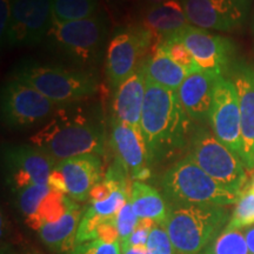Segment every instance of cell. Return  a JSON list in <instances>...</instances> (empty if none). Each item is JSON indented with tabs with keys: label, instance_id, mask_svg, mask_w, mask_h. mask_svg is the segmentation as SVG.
Segmentation results:
<instances>
[{
	"label": "cell",
	"instance_id": "35",
	"mask_svg": "<svg viewBox=\"0 0 254 254\" xmlns=\"http://www.w3.org/2000/svg\"><path fill=\"white\" fill-rule=\"evenodd\" d=\"M244 232V236H245L247 247H249L250 254H254V225L249 227H245L241 230Z\"/></svg>",
	"mask_w": 254,
	"mask_h": 254
},
{
	"label": "cell",
	"instance_id": "30",
	"mask_svg": "<svg viewBox=\"0 0 254 254\" xmlns=\"http://www.w3.org/2000/svg\"><path fill=\"white\" fill-rule=\"evenodd\" d=\"M139 222V218L133 211L131 202L128 201L124 205V207L120 209L119 213L116 215V224L119 232V243L122 249L126 245L127 240L129 239L133 231L135 230L136 225Z\"/></svg>",
	"mask_w": 254,
	"mask_h": 254
},
{
	"label": "cell",
	"instance_id": "19",
	"mask_svg": "<svg viewBox=\"0 0 254 254\" xmlns=\"http://www.w3.org/2000/svg\"><path fill=\"white\" fill-rule=\"evenodd\" d=\"M146 92V74L141 66L116 88L112 100V120L140 129Z\"/></svg>",
	"mask_w": 254,
	"mask_h": 254
},
{
	"label": "cell",
	"instance_id": "32",
	"mask_svg": "<svg viewBox=\"0 0 254 254\" xmlns=\"http://www.w3.org/2000/svg\"><path fill=\"white\" fill-rule=\"evenodd\" d=\"M154 225L155 222L148 220V219H139V222L138 225H136L135 230L133 231L129 239L127 240L126 245L122 249V252L126 249H128V247L147 245L148 236H150V232Z\"/></svg>",
	"mask_w": 254,
	"mask_h": 254
},
{
	"label": "cell",
	"instance_id": "5",
	"mask_svg": "<svg viewBox=\"0 0 254 254\" xmlns=\"http://www.w3.org/2000/svg\"><path fill=\"white\" fill-rule=\"evenodd\" d=\"M110 33V19L104 11L80 20L53 21L47 34L51 46L79 69L93 68L103 59Z\"/></svg>",
	"mask_w": 254,
	"mask_h": 254
},
{
	"label": "cell",
	"instance_id": "34",
	"mask_svg": "<svg viewBox=\"0 0 254 254\" xmlns=\"http://www.w3.org/2000/svg\"><path fill=\"white\" fill-rule=\"evenodd\" d=\"M12 18V0H0V37L4 44Z\"/></svg>",
	"mask_w": 254,
	"mask_h": 254
},
{
	"label": "cell",
	"instance_id": "15",
	"mask_svg": "<svg viewBox=\"0 0 254 254\" xmlns=\"http://www.w3.org/2000/svg\"><path fill=\"white\" fill-rule=\"evenodd\" d=\"M110 146L116 161L134 182H144L151 176L148 154L140 129L111 119Z\"/></svg>",
	"mask_w": 254,
	"mask_h": 254
},
{
	"label": "cell",
	"instance_id": "40",
	"mask_svg": "<svg viewBox=\"0 0 254 254\" xmlns=\"http://www.w3.org/2000/svg\"><path fill=\"white\" fill-rule=\"evenodd\" d=\"M19 254H39V253L33 252V251H30V252H24V253H19Z\"/></svg>",
	"mask_w": 254,
	"mask_h": 254
},
{
	"label": "cell",
	"instance_id": "4",
	"mask_svg": "<svg viewBox=\"0 0 254 254\" xmlns=\"http://www.w3.org/2000/svg\"><path fill=\"white\" fill-rule=\"evenodd\" d=\"M160 190L168 205L237 204L240 193L226 189L200 168L189 155L177 160L165 171Z\"/></svg>",
	"mask_w": 254,
	"mask_h": 254
},
{
	"label": "cell",
	"instance_id": "10",
	"mask_svg": "<svg viewBox=\"0 0 254 254\" xmlns=\"http://www.w3.org/2000/svg\"><path fill=\"white\" fill-rule=\"evenodd\" d=\"M174 36L187 46L199 68L212 77H226L236 64V47L228 38L193 25H189Z\"/></svg>",
	"mask_w": 254,
	"mask_h": 254
},
{
	"label": "cell",
	"instance_id": "16",
	"mask_svg": "<svg viewBox=\"0 0 254 254\" xmlns=\"http://www.w3.org/2000/svg\"><path fill=\"white\" fill-rule=\"evenodd\" d=\"M230 79L237 88L241 118L243 160L246 170H254V66L236 63Z\"/></svg>",
	"mask_w": 254,
	"mask_h": 254
},
{
	"label": "cell",
	"instance_id": "14",
	"mask_svg": "<svg viewBox=\"0 0 254 254\" xmlns=\"http://www.w3.org/2000/svg\"><path fill=\"white\" fill-rule=\"evenodd\" d=\"M5 166L7 182L13 192L32 185H49L57 161L33 145L6 147Z\"/></svg>",
	"mask_w": 254,
	"mask_h": 254
},
{
	"label": "cell",
	"instance_id": "29",
	"mask_svg": "<svg viewBox=\"0 0 254 254\" xmlns=\"http://www.w3.org/2000/svg\"><path fill=\"white\" fill-rule=\"evenodd\" d=\"M252 225H254V192L249 189H244L226 228L243 230Z\"/></svg>",
	"mask_w": 254,
	"mask_h": 254
},
{
	"label": "cell",
	"instance_id": "26",
	"mask_svg": "<svg viewBox=\"0 0 254 254\" xmlns=\"http://www.w3.org/2000/svg\"><path fill=\"white\" fill-rule=\"evenodd\" d=\"M200 254H250L241 230L225 228Z\"/></svg>",
	"mask_w": 254,
	"mask_h": 254
},
{
	"label": "cell",
	"instance_id": "13",
	"mask_svg": "<svg viewBox=\"0 0 254 254\" xmlns=\"http://www.w3.org/2000/svg\"><path fill=\"white\" fill-rule=\"evenodd\" d=\"M208 122L219 140L240 159L243 158L239 99L237 88L228 77L218 79Z\"/></svg>",
	"mask_w": 254,
	"mask_h": 254
},
{
	"label": "cell",
	"instance_id": "3",
	"mask_svg": "<svg viewBox=\"0 0 254 254\" xmlns=\"http://www.w3.org/2000/svg\"><path fill=\"white\" fill-rule=\"evenodd\" d=\"M225 206L170 205L163 226L179 254H200L227 226Z\"/></svg>",
	"mask_w": 254,
	"mask_h": 254
},
{
	"label": "cell",
	"instance_id": "7",
	"mask_svg": "<svg viewBox=\"0 0 254 254\" xmlns=\"http://www.w3.org/2000/svg\"><path fill=\"white\" fill-rule=\"evenodd\" d=\"M187 155L215 182L241 194L247 183L245 165L207 127L199 126L193 131Z\"/></svg>",
	"mask_w": 254,
	"mask_h": 254
},
{
	"label": "cell",
	"instance_id": "8",
	"mask_svg": "<svg viewBox=\"0 0 254 254\" xmlns=\"http://www.w3.org/2000/svg\"><path fill=\"white\" fill-rule=\"evenodd\" d=\"M152 41V34L140 24L122 27L113 34L105 55V74L111 87L116 90L138 71Z\"/></svg>",
	"mask_w": 254,
	"mask_h": 254
},
{
	"label": "cell",
	"instance_id": "33",
	"mask_svg": "<svg viewBox=\"0 0 254 254\" xmlns=\"http://www.w3.org/2000/svg\"><path fill=\"white\" fill-rule=\"evenodd\" d=\"M97 239L103 240L105 243H118L119 232L117 228L116 217L103 220L99 228H98Z\"/></svg>",
	"mask_w": 254,
	"mask_h": 254
},
{
	"label": "cell",
	"instance_id": "36",
	"mask_svg": "<svg viewBox=\"0 0 254 254\" xmlns=\"http://www.w3.org/2000/svg\"><path fill=\"white\" fill-rule=\"evenodd\" d=\"M105 1L107 2V5H109L113 11L118 12L119 9L124 8L127 4H129L132 0H105Z\"/></svg>",
	"mask_w": 254,
	"mask_h": 254
},
{
	"label": "cell",
	"instance_id": "39",
	"mask_svg": "<svg viewBox=\"0 0 254 254\" xmlns=\"http://www.w3.org/2000/svg\"><path fill=\"white\" fill-rule=\"evenodd\" d=\"M247 189L249 190H253L254 192V177L252 178V182H251V184H250V186L247 187Z\"/></svg>",
	"mask_w": 254,
	"mask_h": 254
},
{
	"label": "cell",
	"instance_id": "24",
	"mask_svg": "<svg viewBox=\"0 0 254 254\" xmlns=\"http://www.w3.org/2000/svg\"><path fill=\"white\" fill-rule=\"evenodd\" d=\"M71 201L69 196L52 189L43 200L34 217L27 220L26 224L33 230H39L43 225L58 221L67 211Z\"/></svg>",
	"mask_w": 254,
	"mask_h": 254
},
{
	"label": "cell",
	"instance_id": "2",
	"mask_svg": "<svg viewBox=\"0 0 254 254\" xmlns=\"http://www.w3.org/2000/svg\"><path fill=\"white\" fill-rule=\"evenodd\" d=\"M190 128L192 120L180 104L177 92L146 79L140 132L150 166L176 157L189 147Z\"/></svg>",
	"mask_w": 254,
	"mask_h": 254
},
{
	"label": "cell",
	"instance_id": "21",
	"mask_svg": "<svg viewBox=\"0 0 254 254\" xmlns=\"http://www.w3.org/2000/svg\"><path fill=\"white\" fill-rule=\"evenodd\" d=\"M84 212L80 206L72 200L67 211L58 221L43 225L38 230L40 239L55 252H72L77 245L78 227Z\"/></svg>",
	"mask_w": 254,
	"mask_h": 254
},
{
	"label": "cell",
	"instance_id": "38",
	"mask_svg": "<svg viewBox=\"0 0 254 254\" xmlns=\"http://www.w3.org/2000/svg\"><path fill=\"white\" fill-rule=\"evenodd\" d=\"M161 1H164V0H141L142 6H144V7H147V6H151V5H154V4H158V2H161Z\"/></svg>",
	"mask_w": 254,
	"mask_h": 254
},
{
	"label": "cell",
	"instance_id": "1",
	"mask_svg": "<svg viewBox=\"0 0 254 254\" xmlns=\"http://www.w3.org/2000/svg\"><path fill=\"white\" fill-rule=\"evenodd\" d=\"M30 141L59 163L79 155H103L106 131L99 110L79 101L59 106Z\"/></svg>",
	"mask_w": 254,
	"mask_h": 254
},
{
	"label": "cell",
	"instance_id": "25",
	"mask_svg": "<svg viewBox=\"0 0 254 254\" xmlns=\"http://www.w3.org/2000/svg\"><path fill=\"white\" fill-rule=\"evenodd\" d=\"M53 21L80 20L99 12V0H53Z\"/></svg>",
	"mask_w": 254,
	"mask_h": 254
},
{
	"label": "cell",
	"instance_id": "22",
	"mask_svg": "<svg viewBox=\"0 0 254 254\" xmlns=\"http://www.w3.org/2000/svg\"><path fill=\"white\" fill-rule=\"evenodd\" d=\"M129 202L139 219H148L163 225L166 220L170 205L163 193L145 182H133L129 189Z\"/></svg>",
	"mask_w": 254,
	"mask_h": 254
},
{
	"label": "cell",
	"instance_id": "20",
	"mask_svg": "<svg viewBox=\"0 0 254 254\" xmlns=\"http://www.w3.org/2000/svg\"><path fill=\"white\" fill-rule=\"evenodd\" d=\"M140 25L150 32L152 37L159 38L160 43L189 26L190 23L180 0H164L144 7Z\"/></svg>",
	"mask_w": 254,
	"mask_h": 254
},
{
	"label": "cell",
	"instance_id": "27",
	"mask_svg": "<svg viewBox=\"0 0 254 254\" xmlns=\"http://www.w3.org/2000/svg\"><path fill=\"white\" fill-rule=\"evenodd\" d=\"M51 190L52 187L50 185H32L14 192L17 207L25 217V221L34 217L40 204L51 192Z\"/></svg>",
	"mask_w": 254,
	"mask_h": 254
},
{
	"label": "cell",
	"instance_id": "37",
	"mask_svg": "<svg viewBox=\"0 0 254 254\" xmlns=\"http://www.w3.org/2000/svg\"><path fill=\"white\" fill-rule=\"evenodd\" d=\"M123 254H151L147 246H134L128 247L125 251H123Z\"/></svg>",
	"mask_w": 254,
	"mask_h": 254
},
{
	"label": "cell",
	"instance_id": "6",
	"mask_svg": "<svg viewBox=\"0 0 254 254\" xmlns=\"http://www.w3.org/2000/svg\"><path fill=\"white\" fill-rule=\"evenodd\" d=\"M13 78L37 90L58 106L79 103L97 93L98 82L91 73L63 66L23 63Z\"/></svg>",
	"mask_w": 254,
	"mask_h": 254
},
{
	"label": "cell",
	"instance_id": "12",
	"mask_svg": "<svg viewBox=\"0 0 254 254\" xmlns=\"http://www.w3.org/2000/svg\"><path fill=\"white\" fill-rule=\"evenodd\" d=\"M53 0H12V18L2 45L32 46L47 37L53 23Z\"/></svg>",
	"mask_w": 254,
	"mask_h": 254
},
{
	"label": "cell",
	"instance_id": "28",
	"mask_svg": "<svg viewBox=\"0 0 254 254\" xmlns=\"http://www.w3.org/2000/svg\"><path fill=\"white\" fill-rule=\"evenodd\" d=\"M157 46L160 50H163L174 63H177L178 65L185 68L189 73L201 71L199 68L198 64L195 63L194 58H193V56L190 55V50L178 37H168L157 44Z\"/></svg>",
	"mask_w": 254,
	"mask_h": 254
},
{
	"label": "cell",
	"instance_id": "18",
	"mask_svg": "<svg viewBox=\"0 0 254 254\" xmlns=\"http://www.w3.org/2000/svg\"><path fill=\"white\" fill-rule=\"evenodd\" d=\"M217 81L207 73L196 71L190 73L178 88L180 104L192 122L202 124L208 120Z\"/></svg>",
	"mask_w": 254,
	"mask_h": 254
},
{
	"label": "cell",
	"instance_id": "9",
	"mask_svg": "<svg viewBox=\"0 0 254 254\" xmlns=\"http://www.w3.org/2000/svg\"><path fill=\"white\" fill-rule=\"evenodd\" d=\"M58 107L37 90L14 78L2 87L1 119L8 127L37 125L51 118Z\"/></svg>",
	"mask_w": 254,
	"mask_h": 254
},
{
	"label": "cell",
	"instance_id": "17",
	"mask_svg": "<svg viewBox=\"0 0 254 254\" xmlns=\"http://www.w3.org/2000/svg\"><path fill=\"white\" fill-rule=\"evenodd\" d=\"M66 187V195L74 201H86L93 187L103 180V163L99 155H79L57 163Z\"/></svg>",
	"mask_w": 254,
	"mask_h": 254
},
{
	"label": "cell",
	"instance_id": "31",
	"mask_svg": "<svg viewBox=\"0 0 254 254\" xmlns=\"http://www.w3.org/2000/svg\"><path fill=\"white\" fill-rule=\"evenodd\" d=\"M68 254H123L120 243H105L94 239L86 243L78 244Z\"/></svg>",
	"mask_w": 254,
	"mask_h": 254
},
{
	"label": "cell",
	"instance_id": "23",
	"mask_svg": "<svg viewBox=\"0 0 254 254\" xmlns=\"http://www.w3.org/2000/svg\"><path fill=\"white\" fill-rule=\"evenodd\" d=\"M141 68L144 69L147 80L176 92L190 74L185 68L174 63L158 46L155 47L152 55L144 60Z\"/></svg>",
	"mask_w": 254,
	"mask_h": 254
},
{
	"label": "cell",
	"instance_id": "11",
	"mask_svg": "<svg viewBox=\"0 0 254 254\" xmlns=\"http://www.w3.org/2000/svg\"><path fill=\"white\" fill-rule=\"evenodd\" d=\"M190 25L207 31L233 32L246 24L253 0H180Z\"/></svg>",
	"mask_w": 254,
	"mask_h": 254
}]
</instances>
